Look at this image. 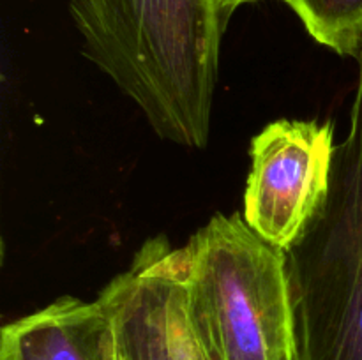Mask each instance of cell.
I'll return each instance as SVG.
<instances>
[{"instance_id": "1", "label": "cell", "mask_w": 362, "mask_h": 360, "mask_svg": "<svg viewBox=\"0 0 362 360\" xmlns=\"http://www.w3.org/2000/svg\"><path fill=\"white\" fill-rule=\"evenodd\" d=\"M69 13L83 55L159 138L207 147L225 32L216 0H69Z\"/></svg>"}, {"instance_id": "2", "label": "cell", "mask_w": 362, "mask_h": 360, "mask_svg": "<svg viewBox=\"0 0 362 360\" xmlns=\"http://www.w3.org/2000/svg\"><path fill=\"white\" fill-rule=\"evenodd\" d=\"M331 186L285 251L293 360H362V59Z\"/></svg>"}, {"instance_id": "3", "label": "cell", "mask_w": 362, "mask_h": 360, "mask_svg": "<svg viewBox=\"0 0 362 360\" xmlns=\"http://www.w3.org/2000/svg\"><path fill=\"white\" fill-rule=\"evenodd\" d=\"M187 307L216 360H293L285 251L240 214H216L191 236Z\"/></svg>"}, {"instance_id": "4", "label": "cell", "mask_w": 362, "mask_h": 360, "mask_svg": "<svg viewBox=\"0 0 362 360\" xmlns=\"http://www.w3.org/2000/svg\"><path fill=\"white\" fill-rule=\"evenodd\" d=\"M334 126L276 120L251 141L244 219L257 235L286 251L306 228L331 186Z\"/></svg>"}, {"instance_id": "5", "label": "cell", "mask_w": 362, "mask_h": 360, "mask_svg": "<svg viewBox=\"0 0 362 360\" xmlns=\"http://www.w3.org/2000/svg\"><path fill=\"white\" fill-rule=\"evenodd\" d=\"M186 249L148 239L99 293L119 339V360H216L187 307Z\"/></svg>"}, {"instance_id": "6", "label": "cell", "mask_w": 362, "mask_h": 360, "mask_svg": "<svg viewBox=\"0 0 362 360\" xmlns=\"http://www.w3.org/2000/svg\"><path fill=\"white\" fill-rule=\"evenodd\" d=\"M0 360H119L115 323L99 300L60 296L4 325Z\"/></svg>"}, {"instance_id": "7", "label": "cell", "mask_w": 362, "mask_h": 360, "mask_svg": "<svg viewBox=\"0 0 362 360\" xmlns=\"http://www.w3.org/2000/svg\"><path fill=\"white\" fill-rule=\"evenodd\" d=\"M308 34L341 56L362 59V0H283Z\"/></svg>"}, {"instance_id": "8", "label": "cell", "mask_w": 362, "mask_h": 360, "mask_svg": "<svg viewBox=\"0 0 362 360\" xmlns=\"http://www.w3.org/2000/svg\"><path fill=\"white\" fill-rule=\"evenodd\" d=\"M250 2H257V0H216V4H218L219 18H221L225 28H226V25H228L232 14L235 13L237 7L244 6V4H250Z\"/></svg>"}]
</instances>
